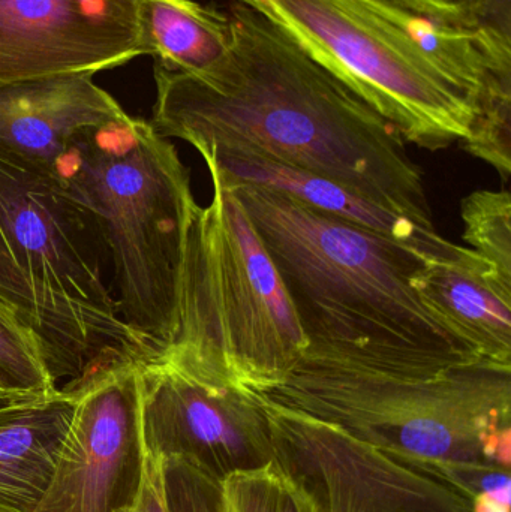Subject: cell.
<instances>
[{"label": "cell", "mask_w": 511, "mask_h": 512, "mask_svg": "<svg viewBox=\"0 0 511 512\" xmlns=\"http://www.w3.org/2000/svg\"><path fill=\"white\" fill-rule=\"evenodd\" d=\"M0 385L9 393H53L54 382L36 334L17 316L0 307Z\"/></svg>", "instance_id": "d6986e66"}, {"label": "cell", "mask_w": 511, "mask_h": 512, "mask_svg": "<svg viewBox=\"0 0 511 512\" xmlns=\"http://www.w3.org/2000/svg\"><path fill=\"white\" fill-rule=\"evenodd\" d=\"M164 460L168 511L218 512L216 478L182 457Z\"/></svg>", "instance_id": "7402d4cb"}, {"label": "cell", "mask_w": 511, "mask_h": 512, "mask_svg": "<svg viewBox=\"0 0 511 512\" xmlns=\"http://www.w3.org/2000/svg\"><path fill=\"white\" fill-rule=\"evenodd\" d=\"M438 26L511 38V0H384Z\"/></svg>", "instance_id": "ffe728a7"}, {"label": "cell", "mask_w": 511, "mask_h": 512, "mask_svg": "<svg viewBox=\"0 0 511 512\" xmlns=\"http://www.w3.org/2000/svg\"><path fill=\"white\" fill-rule=\"evenodd\" d=\"M473 511L474 512H510V508L503 507V505L497 504V502L492 501L489 496L483 495V493H479L474 498L473 502Z\"/></svg>", "instance_id": "d4e9b609"}, {"label": "cell", "mask_w": 511, "mask_h": 512, "mask_svg": "<svg viewBox=\"0 0 511 512\" xmlns=\"http://www.w3.org/2000/svg\"><path fill=\"white\" fill-rule=\"evenodd\" d=\"M0 246L29 289L33 331L56 384L152 354L120 316L89 213L54 168L2 149Z\"/></svg>", "instance_id": "8992f818"}, {"label": "cell", "mask_w": 511, "mask_h": 512, "mask_svg": "<svg viewBox=\"0 0 511 512\" xmlns=\"http://www.w3.org/2000/svg\"><path fill=\"white\" fill-rule=\"evenodd\" d=\"M218 512H318L305 487L273 459L219 481Z\"/></svg>", "instance_id": "e0dca14e"}, {"label": "cell", "mask_w": 511, "mask_h": 512, "mask_svg": "<svg viewBox=\"0 0 511 512\" xmlns=\"http://www.w3.org/2000/svg\"><path fill=\"white\" fill-rule=\"evenodd\" d=\"M125 114L90 74L2 84L0 149L54 168L80 132Z\"/></svg>", "instance_id": "7c38bea8"}, {"label": "cell", "mask_w": 511, "mask_h": 512, "mask_svg": "<svg viewBox=\"0 0 511 512\" xmlns=\"http://www.w3.org/2000/svg\"><path fill=\"white\" fill-rule=\"evenodd\" d=\"M261 396L438 469L476 495L483 475L510 468L509 364L477 358L396 373L303 355Z\"/></svg>", "instance_id": "277c9868"}, {"label": "cell", "mask_w": 511, "mask_h": 512, "mask_svg": "<svg viewBox=\"0 0 511 512\" xmlns=\"http://www.w3.org/2000/svg\"><path fill=\"white\" fill-rule=\"evenodd\" d=\"M138 32L143 54L185 74L201 75L230 50V15L194 0H138Z\"/></svg>", "instance_id": "2e32d148"}, {"label": "cell", "mask_w": 511, "mask_h": 512, "mask_svg": "<svg viewBox=\"0 0 511 512\" xmlns=\"http://www.w3.org/2000/svg\"><path fill=\"white\" fill-rule=\"evenodd\" d=\"M137 373L141 435L150 453L182 457L218 481L275 459L261 394L159 351L138 360Z\"/></svg>", "instance_id": "9c48e42d"}, {"label": "cell", "mask_w": 511, "mask_h": 512, "mask_svg": "<svg viewBox=\"0 0 511 512\" xmlns=\"http://www.w3.org/2000/svg\"><path fill=\"white\" fill-rule=\"evenodd\" d=\"M462 149L491 165L504 180L511 174V83L492 90L480 102Z\"/></svg>", "instance_id": "44dd1931"}, {"label": "cell", "mask_w": 511, "mask_h": 512, "mask_svg": "<svg viewBox=\"0 0 511 512\" xmlns=\"http://www.w3.org/2000/svg\"><path fill=\"white\" fill-rule=\"evenodd\" d=\"M230 188L281 277L306 357L396 373L480 358L414 289L428 256L284 192Z\"/></svg>", "instance_id": "7a4b0ae2"}, {"label": "cell", "mask_w": 511, "mask_h": 512, "mask_svg": "<svg viewBox=\"0 0 511 512\" xmlns=\"http://www.w3.org/2000/svg\"><path fill=\"white\" fill-rule=\"evenodd\" d=\"M464 240L511 285V195L509 191L473 192L461 203Z\"/></svg>", "instance_id": "ac0fdd59"}, {"label": "cell", "mask_w": 511, "mask_h": 512, "mask_svg": "<svg viewBox=\"0 0 511 512\" xmlns=\"http://www.w3.org/2000/svg\"><path fill=\"white\" fill-rule=\"evenodd\" d=\"M123 512H170L165 492V460L144 447L143 474L134 502Z\"/></svg>", "instance_id": "603a6c76"}, {"label": "cell", "mask_w": 511, "mask_h": 512, "mask_svg": "<svg viewBox=\"0 0 511 512\" xmlns=\"http://www.w3.org/2000/svg\"><path fill=\"white\" fill-rule=\"evenodd\" d=\"M138 0H0V86L143 56Z\"/></svg>", "instance_id": "8fae6325"}, {"label": "cell", "mask_w": 511, "mask_h": 512, "mask_svg": "<svg viewBox=\"0 0 511 512\" xmlns=\"http://www.w3.org/2000/svg\"><path fill=\"white\" fill-rule=\"evenodd\" d=\"M54 171L93 219L123 322L150 351L165 348L176 333L183 248L197 206L176 147L126 113L80 132Z\"/></svg>", "instance_id": "5b68a950"}, {"label": "cell", "mask_w": 511, "mask_h": 512, "mask_svg": "<svg viewBox=\"0 0 511 512\" xmlns=\"http://www.w3.org/2000/svg\"><path fill=\"white\" fill-rule=\"evenodd\" d=\"M264 402L275 459L305 487L318 512H474L476 493L450 475Z\"/></svg>", "instance_id": "ba28073f"}, {"label": "cell", "mask_w": 511, "mask_h": 512, "mask_svg": "<svg viewBox=\"0 0 511 512\" xmlns=\"http://www.w3.org/2000/svg\"><path fill=\"white\" fill-rule=\"evenodd\" d=\"M75 391L0 397V512H32L50 481Z\"/></svg>", "instance_id": "9a60e30c"}, {"label": "cell", "mask_w": 511, "mask_h": 512, "mask_svg": "<svg viewBox=\"0 0 511 512\" xmlns=\"http://www.w3.org/2000/svg\"><path fill=\"white\" fill-rule=\"evenodd\" d=\"M197 152L207 170L215 173L225 185H255L284 192L312 209L405 243L428 258L449 255L456 246L437 230H428L405 216L390 212L327 177L242 150L210 147Z\"/></svg>", "instance_id": "4fadbf2b"}, {"label": "cell", "mask_w": 511, "mask_h": 512, "mask_svg": "<svg viewBox=\"0 0 511 512\" xmlns=\"http://www.w3.org/2000/svg\"><path fill=\"white\" fill-rule=\"evenodd\" d=\"M9 396H23V394L9 393L8 390H5V388H3L2 385H0V397H9Z\"/></svg>", "instance_id": "484cf974"}, {"label": "cell", "mask_w": 511, "mask_h": 512, "mask_svg": "<svg viewBox=\"0 0 511 512\" xmlns=\"http://www.w3.org/2000/svg\"><path fill=\"white\" fill-rule=\"evenodd\" d=\"M275 24L405 143L447 149L511 83V38L438 26L384 0H234Z\"/></svg>", "instance_id": "3957f363"}, {"label": "cell", "mask_w": 511, "mask_h": 512, "mask_svg": "<svg viewBox=\"0 0 511 512\" xmlns=\"http://www.w3.org/2000/svg\"><path fill=\"white\" fill-rule=\"evenodd\" d=\"M212 201L186 230L176 333L159 352L210 378L263 394L305 355L281 277L233 189L209 171Z\"/></svg>", "instance_id": "52a82bcc"}, {"label": "cell", "mask_w": 511, "mask_h": 512, "mask_svg": "<svg viewBox=\"0 0 511 512\" xmlns=\"http://www.w3.org/2000/svg\"><path fill=\"white\" fill-rule=\"evenodd\" d=\"M413 286L426 307L480 358L511 366V285L467 246L426 258Z\"/></svg>", "instance_id": "5bb4252c"}, {"label": "cell", "mask_w": 511, "mask_h": 512, "mask_svg": "<svg viewBox=\"0 0 511 512\" xmlns=\"http://www.w3.org/2000/svg\"><path fill=\"white\" fill-rule=\"evenodd\" d=\"M228 15L218 65L191 75L156 63V132L327 177L435 230L425 174L398 129L263 15L237 2Z\"/></svg>", "instance_id": "6da1fadb"}, {"label": "cell", "mask_w": 511, "mask_h": 512, "mask_svg": "<svg viewBox=\"0 0 511 512\" xmlns=\"http://www.w3.org/2000/svg\"><path fill=\"white\" fill-rule=\"evenodd\" d=\"M63 387L74 388V412L50 481L32 512L128 510L144 460L137 361Z\"/></svg>", "instance_id": "30bf717a"}, {"label": "cell", "mask_w": 511, "mask_h": 512, "mask_svg": "<svg viewBox=\"0 0 511 512\" xmlns=\"http://www.w3.org/2000/svg\"><path fill=\"white\" fill-rule=\"evenodd\" d=\"M0 307L17 316L33 330L35 315H33L29 289L2 246H0Z\"/></svg>", "instance_id": "cb8c5ba5"}]
</instances>
